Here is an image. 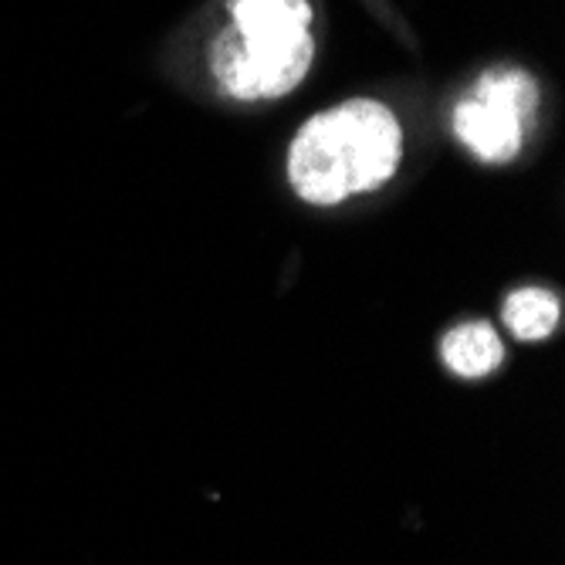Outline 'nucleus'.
<instances>
[{"mask_svg": "<svg viewBox=\"0 0 565 565\" xmlns=\"http://www.w3.org/2000/svg\"><path fill=\"white\" fill-rule=\"evenodd\" d=\"M504 326L525 342L545 339L558 322V298L545 288H519L504 298Z\"/></svg>", "mask_w": 565, "mask_h": 565, "instance_id": "39448f33", "label": "nucleus"}, {"mask_svg": "<svg viewBox=\"0 0 565 565\" xmlns=\"http://www.w3.org/2000/svg\"><path fill=\"white\" fill-rule=\"evenodd\" d=\"M535 106L539 88L522 68H494L454 106V132L478 160L508 163L522 152Z\"/></svg>", "mask_w": 565, "mask_h": 565, "instance_id": "7ed1b4c3", "label": "nucleus"}, {"mask_svg": "<svg viewBox=\"0 0 565 565\" xmlns=\"http://www.w3.org/2000/svg\"><path fill=\"white\" fill-rule=\"evenodd\" d=\"M231 18L234 24L221 31L211 51L221 88L234 98H278L291 92L316 55L308 0H234Z\"/></svg>", "mask_w": 565, "mask_h": 565, "instance_id": "f03ea898", "label": "nucleus"}, {"mask_svg": "<svg viewBox=\"0 0 565 565\" xmlns=\"http://www.w3.org/2000/svg\"><path fill=\"white\" fill-rule=\"evenodd\" d=\"M440 352H444V363L457 376H468V380L488 376L504 355L498 332L484 322H468V326L447 332Z\"/></svg>", "mask_w": 565, "mask_h": 565, "instance_id": "20e7f679", "label": "nucleus"}, {"mask_svg": "<svg viewBox=\"0 0 565 565\" xmlns=\"http://www.w3.org/2000/svg\"><path fill=\"white\" fill-rule=\"evenodd\" d=\"M399 122L373 98L312 116L291 142L288 180L308 203H339L383 186L399 163Z\"/></svg>", "mask_w": 565, "mask_h": 565, "instance_id": "f257e3e1", "label": "nucleus"}]
</instances>
